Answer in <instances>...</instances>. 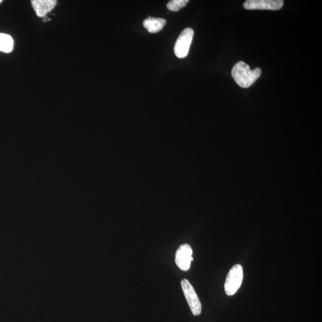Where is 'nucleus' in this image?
<instances>
[{
	"label": "nucleus",
	"instance_id": "nucleus-1",
	"mask_svg": "<svg viewBox=\"0 0 322 322\" xmlns=\"http://www.w3.org/2000/svg\"><path fill=\"white\" fill-rule=\"evenodd\" d=\"M261 70L260 68H255L251 70L249 66L245 62L240 61L233 66L231 75L237 85L243 89L253 84L260 77Z\"/></svg>",
	"mask_w": 322,
	"mask_h": 322
},
{
	"label": "nucleus",
	"instance_id": "nucleus-5",
	"mask_svg": "<svg viewBox=\"0 0 322 322\" xmlns=\"http://www.w3.org/2000/svg\"><path fill=\"white\" fill-rule=\"evenodd\" d=\"M284 5L282 0H248L243 4L247 10H278Z\"/></svg>",
	"mask_w": 322,
	"mask_h": 322
},
{
	"label": "nucleus",
	"instance_id": "nucleus-11",
	"mask_svg": "<svg viewBox=\"0 0 322 322\" xmlns=\"http://www.w3.org/2000/svg\"><path fill=\"white\" fill-rule=\"evenodd\" d=\"M1 2H2L1 0H0V4H1Z\"/></svg>",
	"mask_w": 322,
	"mask_h": 322
},
{
	"label": "nucleus",
	"instance_id": "nucleus-10",
	"mask_svg": "<svg viewBox=\"0 0 322 322\" xmlns=\"http://www.w3.org/2000/svg\"><path fill=\"white\" fill-rule=\"evenodd\" d=\"M189 2L188 0H172L168 2L167 7L171 11H178Z\"/></svg>",
	"mask_w": 322,
	"mask_h": 322
},
{
	"label": "nucleus",
	"instance_id": "nucleus-8",
	"mask_svg": "<svg viewBox=\"0 0 322 322\" xmlns=\"http://www.w3.org/2000/svg\"><path fill=\"white\" fill-rule=\"evenodd\" d=\"M167 21L162 18H154L149 16L144 20L143 25L150 33H156L163 29Z\"/></svg>",
	"mask_w": 322,
	"mask_h": 322
},
{
	"label": "nucleus",
	"instance_id": "nucleus-7",
	"mask_svg": "<svg viewBox=\"0 0 322 322\" xmlns=\"http://www.w3.org/2000/svg\"><path fill=\"white\" fill-rule=\"evenodd\" d=\"M56 0H33L31 4L36 14L40 17H44L55 7Z\"/></svg>",
	"mask_w": 322,
	"mask_h": 322
},
{
	"label": "nucleus",
	"instance_id": "nucleus-2",
	"mask_svg": "<svg viewBox=\"0 0 322 322\" xmlns=\"http://www.w3.org/2000/svg\"><path fill=\"white\" fill-rule=\"evenodd\" d=\"M243 272L241 265H234L228 273L224 284V290L227 296H233L242 285Z\"/></svg>",
	"mask_w": 322,
	"mask_h": 322
},
{
	"label": "nucleus",
	"instance_id": "nucleus-3",
	"mask_svg": "<svg viewBox=\"0 0 322 322\" xmlns=\"http://www.w3.org/2000/svg\"><path fill=\"white\" fill-rule=\"evenodd\" d=\"M194 35V30L190 28H186L180 34L174 46V53L177 58L183 59L188 56Z\"/></svg>",
	"mask_w": 322,
	"mask_h": 322
},
{
	"label": "nucleus",
	"instance_id": "nucleus-9",
	"mask_svg": "<svg viewBox=\"0 0 322 322\" xmlns=\"http://www.w3.org/2000/svg\"><path fill=\"white\" fill-rule=\"evenodd\" d=\"M14 42L10 35L0 33V51L10 53L13 49Z\"/></svg>",
	"mask_w": 322,
	"mask_h": 322
},
{
	"label": "nucleus",
	"instance_id": "nucleus-6",
	"mask_svg": "<svg viewBox=\"0 0 322 322\" xmlns=\"http://www.w3.org/2000/svg\"><path fill=\"white\" fill-rule=\"evenodd\" d=\"M193 251L189 244H183L180 246L176 254V263L180 269L188 271L190 269L191 262L194 260L192 257Z\"/></svg>",
	"mask_w": 322,
	"mask_h": 322
},
{
	"label": "nucleus",
	"instance_id": "nucleus-4",
	"mask_svg": "<svg viewBox=\"0 0 322 322\" xmlns=\"http://www.w3.org/2000/svg\"><path fill=\"white\" fill-rule=\"evenodd\" d=\"M183 293L190 307L192 314L195 316L201 315L202 306L200 299L191 283L187 279H183L181 282Z\"/></svg>",
	"mask_w": 322,
	"mask_h": 322
}]
</instances>
